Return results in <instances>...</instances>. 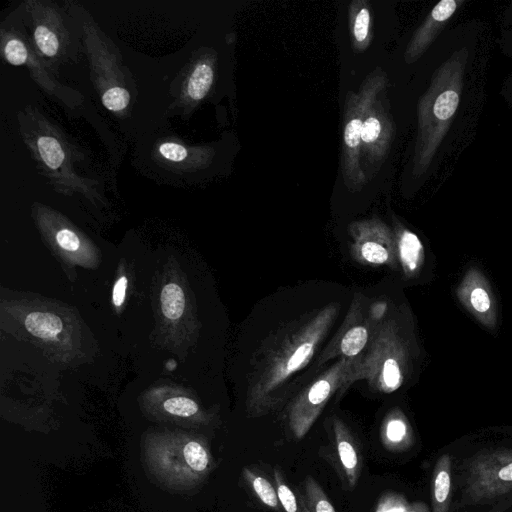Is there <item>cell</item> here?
Returning <instances> with one entry per match:
<instances>
[{
	"mask_svg": "<svg viewBox=\"0 0 512 512\" xmlns=\"http://www.w3.org/2000/svg\"><path fill=\"white\" fill-rule=\"evenodd\" d=\"M215 77V61L213 58H205L197 62L193 67L187 81L186 92L188 97L195 101H201L210 91Z\"/></svg>",
	"mask_w": 512,
	"mask_h": 512,
	"instance_id": "obj_11",
	"label": "cell"
},
{
	"mask_svg": "<svg viewBox=\"0 0 512 512\" xmlns=\"http://www.w3.org/2000/svg\"><path fill=\"white\" fill-rule=\"evenodd\" d=\"M43 163L50 169L56 170L62 166L65 153L60 142L53 136H40L36 142Z\"/></svg>",
	"mask_w": 512,
	"mask_h": 512,
	"instance_id": "obj_17",
	"label": "cell"
},
{
	"mask_svg": "<svg viewBox=\"0 0 512 512\" xmlns=\"http://www.w3.org/2000/svg\"><path fill=\"white\" fill-rule=\"evenodd\" d=\"M56 240L63 249L68 251H75L80 245L77 235L69 229L60 230L56 234Z\"/></svg>",
	"mask_w": 512,
	"mask_h": 512,
	"instance_id": "obj_30",
	"label": "cell"
},
{
	"mask_svg": "<svg viewBox=\"0 0 512 512\" xmlns=\"http://www.w3.org/2000/svg\"><path fill=\"white\" fill-rule=\"evenodd\" d=\"M159 154L166 160L181 162L187 158L189 152L181 144L175 142H164L158 147Z\"/></svg>",
	"mask_w": 512,
	"mask_h": 512,
	"instance_id": "obj_27",
	"label": "cell"
},
{
	"mask_svg": "<svg viewBox=\"0 0 512 512\" xmlns=\"http://www.w3.org/2000/svg\"><path fill=\"white\" fill-rule=\"evenodd\" d=\"M450 444L456 512H479L512 500V428L487 429Z\"/></svg>",
	"mask_w": 512,
	"mask_h": 512,
	"instance_id": "obj_1",
	"label": "cell"
},
{
	"mask_svg": "<svg viewBox=\"0 0 512 512\" xmlns=\"http://www.w3.org/2000/svg\"><path fill=\"white\" fill-rule=\"evenodd\" d=\"M503 23L505 25H512V3L504 13Z\"/></svg>",
	"mask_w": 512,
	"mask_h": 512,
	"instance_id": "obj_37",
	"label": "cell"
},
{
	"mask_svg": "<svg viewBox=\"0 0 512 512\" xmlns=\"http://www.w3.org/2000/svg\"><path fill=\"white\" fill-rule=\"evenodd\" d=\"M385 309H386L385 303H382V302L376 303L372 308L374 317L380 318L383 315Z\"/></svg>",
	"mask_w": 512,
	"mask_h": 512,
	"instance_id": "obj_36",
	"label": "cell"
},
{
	"mask_svg": "<svg viewBox=\"0 0 512 512\" xmlns=\"http://www.w3.org/2000/svg\"><path fill=\"white\" fill-rule=\"evenodd\" d=\"M163 314L172 320L180 318L184 312L185 298L182 289L174 283L164 286L161 292Z\"/></svg>",
	"mask_w": 512,
	"mask_h": 512,
	"instance_id": "obj_18",
	"label": "cell"
},
{
	"mask_svg": "<svg viewBox=\"0 0 512 512\" xmlns=\"http://www.w3.org/2000/svg\"><path fill=\"white\" fill-rule=\"evenodd\" d=\"M503 52L512 58V31L506 32L501 39Z\"/></svg>",
	"mask_w": 512,
	"mask_h": 512,
	"instance_id": "obj_33",
	"label": "cell"
},
{
	"mask_svg": "<svg viewBox=\"0 0 512 512\" xmlns=\"http://www.w3.org/2000/svg\"><path fill=\"white\" fill-rule=\"evenodd\" d=\"M381 441L393 453H407L417 446L414 430L403 415H393L385 421Z\"/></svg>",
	"mask_w": 512,
	"mask_h": 512,
	"instance_id": "obj_10",
	"label": "cell"
},
{
	"mask_svg": "<svg viewBox=\"0 0 512 512\" xmlns=\"http://www.w3.org/2000/svg\"><path fill=\"white\" fill-rule=\"evenodd\" d=\"M274 481L276 484V492L280 505L285 512H308L304 502V498L298 500L293 490L286 483L282 472L278 468H274Z\"/></svg>",
	"mask_w": 512,
	"mask_h": 512,
	"instance_id": "obj_16",
	"label": "cell"
},
{
	"mask_svg": "<svg viewBox=\"0 0 512 512\" xmlns=\"http://www.w3.org/2000/svg\"><path fill=\"white\" fill-rule=\"evenodd\" d=\"M26 329L39 338H53L63 328L61 319L52 313L33 312L25 320Z\"/></svg>",
	"mask_w": 512,
	"mask_h": 512,
	"instance_id": "obj_12",
	"label": "cell"
},
{
	"mask_svg": "<svg viewBox=\"0 0 512 512\" xmlns=\"http://www.w3.org/2000/svg\"><path fill=\"white\" fill-rule=\"evenodd\" d=\"M479 512H512V500L503 501L492 508Z\"/></svg>",
	"mask_w": 512,
	"mask_h": 512,
	"instance_id": "obj_35",
	"label": "cell"
},
{
	"mask_svg": "<svg viewBox=\"0 0 512 512\" xmlns=\"http://www.w3.org/2000/svg\"><path fill=\"white\" fill-rule=\"evenodd\" d=\"M127 287V278L121 277L117 280L113 288L112 300L115 306H121L124 302Z\"/></svg>",
	"mask_w": 512,
	"mask_h": 512,
	"instance_id": "obj_31",
	"label": "cell"
},
{
	"mask_svg": "<svg viewBox=\"0 0 512 512\" xmlns=\"http://www.w3.org/2000/svg\"><path fill=\"white\" fill-rule=\"evenodd\" d=\"M313 350L310 342H305L297 347L286 364V372L291 373L301 367V365L309 358Z\"/></svg>",
	"mask_w": 512,
	"mask_h": 512,
	"instance_id": "obj_28",
	"label": "cell"
},
{
	"mask_svg": "<svg viewBox=\"0 0 512 512\" xmlns=\"http://www.w3.org/2000/svg\"><path fill=\"white\" fill-rule=\"evenodd\" d=\"M463 3L462 0H442L432 8L406 47V64H413L423 56Z\"/></svg>",
	"mask_w": 512,
	"mask_h": 512,
	"instance_id": "obj_7",
	"label": "cell"
},
{
	"mask_svg": "<svg viewBox=\"0 0 512 512\" xmlns=\"http://www.w3.org/2000/svg\"><path fill=\"white\" fill-rule=\"evenodd\" d=\"M388 86V77L381 67L370 72L358 92L349 91L343 108V130L340 171L345 186L360 191L368 182L361 168V134L368 108Z\"/></svg>",
	"mask_w": 512,
	"mask_h": 512,
	"instance_id": "obj_3",
	"label": "cell"
},
{
	"mask_svg": "<svg viewBox=\"0 0 512 512\" xmlns=\"http://www.w3.org/2000/svg\"><path fill=\"white\" fill-rule=\"evenodd\" d=\"M6 60L12 65H23L28 59V50L18 38L9 39L3 48Z\"/></svg>",
	"mask_w": 512,
	"mask_h": 512,
	"instance_id": "obj_24",
	"label": "cell"
},
{
	"mask_svg": "<svg viewBox=\"0 0 512 512\" xmlns=\"http://www.w3.org/2000/svg\"><path fill=\"white\" fill-rule=\"evenodd\" d=\"M502 95L507 103L512 106V74L505 80L503 84Z\"/></svg>",
	"mask_w": 512,
	"mask_h": 512,
	"instance_id": "obj_34",
	"label": "cell"
},
{
	"mask_svg": "<svg viewBox=\"0 0 512 512\" xmlns=\"http://www.w3.org/2000/svg\"><path fill=\"white\" fill-rule=\"evenodd\" d=\"M361 254L366 261L375 264L384 263L388 259V252L385 247L373 241H366L362 244Z\"/></svg>",
	"mask_w": 512,
	"mask_h": 512,
	"instance_id": "obj_26",
	"label": "cell"
},
{
	"mask_svg": "<svg viewBox=\"0 0 512 512\" xmlns=\"http://www.w3.org/2000/svg\"><path fill=\"white\" fill-rule=\"evenodd\" d=\"M353 52H365L373 42V10L368 0H353L348 9Z\"/></svg>",
	"mask_w": 512,
	"mask_h": 512,
	"instance_id": "obj_9",
	"label": "cell"
},
{
	"mask_svg": "<svg viewBox=\"0 0 512 512\" xmlns=\"http://www.w3.org/2000/svg\"><path fill=\"white\" fill-rule=\"evenodd\" d=\"M242 474L247 484L263 504L277 511L281 510L276 488L265 477L247 467L243 468Z\"/></svg>",
	"mask_w": 512,
	"mask_h": 512,
	"instance_id": "obj_14",
	"label": "cell"
},
{
	"mask_svg": "<svg viewBox=\"0 0 512 512\" xmlns=\"http://www.w3.org/2000/svg\"><path fill=\"white\" fill-rule=\"evenodd\" d=\"M129 101L130 94L123 87H111L102 95V104L106 109L113 112H120L126 109Z\"/></svg>",
	"mask_w": 512,
	"mask_h": 512,
	"instance_id": "obj_22",
	"label": "cell"
},
{
	"mask_svg": "<svg viewBox=\"0 0 512 512\" xmlns=\"http://www.w3.org/2000/svg\"><path fill=\"white\" fill-rule=\"evenodd\" d=\"M455 461L451 444L436 453L430 474L432 512H456Z\"/></svg>",
	"mask_w": 512,
	"mask_h": 512,
	"instance_id": "obj_5",
	"label": "cell"
},
{
	"mask_svg": "<svg viewBox=\"0 0 512 512\" xmlns=\"http://www.w3.org/2000/svg\"><path fill=\"white\" fill-rule=\"evenodd\" d=\"M164 409L170 414L188 417L198 411V406L189 398L173 397L164 402Z\"/></svg>",
	"mask_w": 512,
	"mask_h": 512,
	"instance_id": "obj_25",
	"label": "cell"
},
{
	"mask_svg": "<svg viewBox=\"0 0 512 512\" xmlns=\"http://www.w3.org/2000/svg\"><path fill=\"white\" fill-rule=\"evenodd\" d=\"M456 294L462 305L483 325L493 328L496 324V302L489 283L476 268L464 275Z\"/></svg>",
	"mask_w": 512,
	"mask_h": 512,
	"instance_id": "obj_6",
	"label": "cell"
},
{
	"mask_svg": "<svg viewBox=\"0 0 512 512\" xmlns=\"http://www.w3.org/2000/svg\"><path fill=\"white\" fill-rule=\"evenodd\" d=\"M399 254L406 270L415 271L423 259V246L416 234L404 229L399 237Z\"/></svg>",
	"mask_w": 512,
	"mask_h": 512,
	"instance_id": "obj_13",
	"label": "cell"
},
{
	"mask_svg": "<svg viewBox=\"0 0 512 512\" xmlns=\"http://www.w3.org/2000/svg\"><path fill=\"white\" fill-rule=\"evenodd\" d=\"M34 40L42 54L53 57L59 50V40L56 34L44 25H38L34 30Z\"/></svg>",
	"mask_w": 512,
	"mask_h": 512,
	"instance_id": "obj_21",
	"label": "cell"
},
{
	"mask_svg": "<svg viewBox=\"0 0 512 512\" xmlns=\"http://www.w3.org/2000/svg\"><path fill=\"white\" fill-rule=\"evenodd\" d=\"M407 512H432L431 505L425 501L417 500L410 503Z\"/></svg>",
	"mask_w": 512,
	"mask_h": 512,
	"instance_id": "obj_32",
	"label": "cell"
},
{
	"mask_svg": "<svg viewBox=\"0 0 512 512\" xmlns=\"http://www.w3.org/2000/svg\"><path fill=\"white\" fill-rule=\"evenodd\" d=\"M304 502L308 512H336L319 483L310 475L304 480Z\"/></svg>",
	"mask_w": 512,
	"mask_h": 512,
	"instance_id": "obj_15",
	"label": "cell"
},
{
	"mask_svg": "<svg viewBox=\"0 0 512 512\" xmlns=\"http://www.w3.org/2000/svg\"><path fill=\"white\" fill-rule=\"evenodd\" d=\"M183 456L188 467L196 473H204L210 465L206 448L197 441H189L183 447Z\"/></svg>",
	"mask_w": 512,
	"mask_h": 512,
	"instance_id": "obj_19",
	"label": "cell"
},
{
	"mask_svg": "<svg viewBox=\"0 0 512 512\" xmlns=\"http://www.w3.org/2000/svg\"><path fill=\"white\" fill-rule=\"evenodd\" d=\"M367 338V330L363 326L353 327L342 338L341 351L346 356H355L365 346Z\"/></svg>",
	"mask_w": 512,
	"mask_h": 512,
	"instance_id": "obj_20",
	"label": "cell"
},
{
	"mask_svg": "<svg viewBox=\"0 0 512 512\" xmlns=\"http://www.w3.org/2000/svg\"><path fill=\"white\" fill-rule=\"evenodd\" d=\"M383 380L389 390L396 389L401 383V372L397 361L387 359L383 366Z\"/></svg>",
	"mask_w": 512,
	"mask_h": 512,
	"instance_id": "obj_29",
	"label": "cell"
},
{
	"mask_svg": "<svg viewBox=\"0 0 512 512\" xmlns=\"http://www.w3.org/2000/svg\"><path fill=\"white\" fill-rule=\"evenodd\" d=\"M333 431L337 459L347 486L352 490L357 485L360 475V452L353 437L340 421L334 423Z\"/></svg>",
	"mask_w": 512,
	"mask_h": 512,
	"instance_id": "obj_8",
	"label": "cell"
},
{
	"mask_svg": "<svg viewBox=\"0 0 512 512\" xmlns=\"http://www.w3.org/2000/svg\"><path fill=\"white\" fill-rule=\"evenodd\" d=\"M409 505L404 495L387 492L379 498L375 512H407Z\"/></svg>",
	"mask_w": 512,
	"mask_h": 512,
	"instance_id": "obj_23",
	"label": "cell"
},
{
	"mask_svg": "<svg viewBox=\"0 0 512 512\" xmlns=\"http://www.w3.org/2000/svg\"><path fill=\"white\" fill-rule=\"evenodd\" d=\"M466 48L454 49L434 70L417 106V134L412 157V176L429 170L455 120L464 89L468 63Z\"/></svg>",
	"mask_w": 512,
	"mask_h": 512,
	"instance_id": "obj_2",
	"label": "cell"
},
{
	"mask_svg": "<svg viewBox=\"0 0 512 512\" xmlns=\"http://www.w3.org/2000/svg\"><path fill=\"white\" fill-rule=\"evenodd\" d=\"M394 136L387 88L368 108L361 134V168L367 182L371 181L384 164Z\"/></svg>",
	"mask_w": 512,
	"mask_h": 512,
	"instance_id": "obj_4",
	"label": "cell"
}]
</instances>
